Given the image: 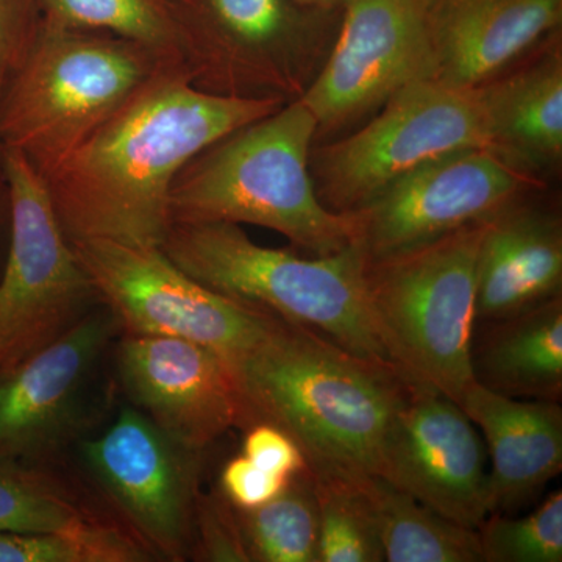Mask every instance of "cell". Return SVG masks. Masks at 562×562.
Listing matches in <instances>:
<instances>
[{"label":"cell","mask_w":562,"mask_h":562,"mask_svg":"<svg viewBox=\"0 0 562 562\" xmlns=\"http://www.w3.org/2000/svg\"><path fill=\"white\" fill-rule=\"evenodd\" d=\"M284 103L202 91L179 58L165 63L47 177L63 231L70 241L160 247L181 169L211 144Z\"/></svg>","instance_id":"6da1fadb"},{"label":"cell","mask_w":562,"mask_h":562,"mask_svg":"<svg viewBox=\"0 0 562 562\" xmlns=\"http://www.w3.org/2000/svg\"><path fill=\"white\" fill-rule=\"evenodd\" d=\"M255 422L301 447L314 476H380L384 443L412 384L386 362L280 319L235 369Z\"/></svg>","instance_id":"7a4b0ae2"},{"label":"cell","mask_w":562,"mask_h":562,"mask_svg":"<svg viewBox=\"0 0 562 562\" xmlns=\"http://www.w3.org/2000/svg\"><path fill=\"white\" fill-rule=\"evenodd\" d=\"M316 138V117L295 99L216 140L173 180L171 224L258 225L314 257L346 249L355 243L353 216L328 210L317 198L310 171Z\"/></svg>","instance_id":"3957f363"},{"label":"cell","mask_w":562,"mask_h":562,"mask_svg":"<svg viewBox=\"0 0 562 562\" xmlns=\"http://www.w3.org/2000/svg\"><path fill=\"white\" fill-rule=\"evenodd\" d=\"M160 247L203 286L321 333L358 357L390 364L373 330L358 244L303 258L251 241L236 224L173 222Z\"/></svg>","instance_id":"277c9868"},{"label":"cell","mask_w":562,"mask_h":562,"mask_svg":"<svg viewBox=\"0 0 562 562\" xmlns=\"http://www.w3.org/2000/svg\"><path fill=\"white\" fill-rule=\"evenodd\" d=\"M173 58L111 33L43 20L24 60L7 77L3 149L21 151L47 179Z\"/></svg>","instance_id":"5b68a950"},{"label":"cell","mask_w":562,"mask_h":562,"mask_svg":"<svg viewBox=\"0 0 562 562\" xmlns=\"http://www.w3.org/2000/svg\"><path fill=\"white\" fill-rule=\"evenodd\" d=\"M484 221L364 266L373 330L406 383L460 405L473 383L476 258Z\"/></svg>","instance_id":"8992f818"},{"label":"cell","mask_w":562,"mask_h":562,"mask_svg":"<svg viewBox=\"0 0 562 562\" xmlns=\"http://www.w3.org/2000/svg\"><path fill=\"white\" fill-rule=\"evenodd\" d=\"M380 110L360 131L313 146L314 188L335 213L361 210L394 181L442 155L490 149L482 88L417 80L392 94Z\"/></svg>","instance_id":"52a82bcc"},{"label":"cell","mask_w":562,"mask_h":562,"mask_svg":"<svg viewBox=\"0 0 562 562\" xmlns=\"http://www.w3.org/2000/svg\"><path fill=\"white\" fill-rule=\"evenodd\" d=\"M9 244L0 272V372L60 338L95 291L52 203L47 181L21 151L3 149Z\"/></svg>","instance_id":"ba28073f"},{"label":"cell","mask_w":562,"mask_h":562,"mask_svg":"<svg viewBox=\"0 0 562 562\" xmlns=\"http://www.w3.org/2000/svg\"><path fill=\"white\" fill-rule=\"evenodd\" d=\"M168 2L181 65L202 91L295 101L327 58L292 0Z\"/></svg>","instance_id":"9c48e42d"},{"label":"cell","mask_w":562,"mask_h":562,"mask_svg":"<svg viewBox=\"0 0 562 562\" xmlns=\"http://www.w3.org/2000/svg\"><path fill=\"white\" fill-rule=\"evenodd\" d=\"M70 244L95 295L132 335L201 344L235 371L279 324L280 317L271 313L203 286L169 260L161 247L103 239Z\"/></svg>","instance_id":"30bf717a"},{"label":"cell","mask_w":562,"mask_h":562,"mask_svg":"<svg viewBox=\"0 0 562 562\" xmlns=\"http://www.w3.org/2000/svg\"><path fill=\"white\" fill-rule=\"evenodd\" d=\"M532 176L487 147L425 162L350 213L368 261L414 249L490 220L532 190Z\"/></svg>","instance_id":"8fae6325"},{"label":"cell","mask_w":562,"mask_h":562,"mask_svg":"<svg viewBox=\"0 0 562 562\" xmlns=\"http://www.w3.org/2000/svg\"><path fill=\"white\" fill-rule=\"evenodd\" d=\"M342 9L335 43L299 98L317 136L364 120L413 81L432 80L427 0H347Z\"/></svg>","instance_id":"7c38bea8"},{"label":"cell","mask_w":562,"mask_h":562,"mask_svg":"<svg viewBox=\"0 0 562 562\" xmlns=\"http://www.w3.org/2000/svg\"><path fill=\"white\" fill-rule=\"evenodd\" d=\"M380 476L462 527L479 530L487 517L486 447L464 409L439 392L412 386Z\"/></svg>","instance_id":"4fadbf2b"},{"label":"cell","mask_w":562,"mask_h":562,"mask_svg":"<svg viewBox=\"0 0 562 562\" xmlns=\"http://www.w3.org/2000/svg\"><path fill=\"white\" fill-rule=\"evenodd\" d=\"M120 372L144 416L181 449H205L225 431L255 424L232 366L201 344L131 333Z\"/></svg>","instance_id":"5bb4252c"},{"label":"cell","mask_w":562,"mask_h":562,"mask_svg":"<svg viewBox=\"0 0 562 562\" xmlns=\"http://www.w3.org/2000/svg\"><path fill=\"white\" fill-rule=\"evenodd\" d=\"M562 0H427L432 80L480 88L560 29Z\"/></svg>","instance_id":"9a60e30c"},{"label":"cell","mask_w":562,"mask_h":562,"mask_svg":"<svg viewBox=\"0 0 562 562\" xmlns=\"http://www.w3.org/2000/svg\"><path fill=\"white\" fill-rule=\"evenodd\" d=\"M171 439L135 409H125L101 438L85 446L94 475L146 538L179 552L187 528L188 491Z\"/></svg>","instance_id":"2e32d148"},{"label":"cell","mask_w":562,"mask_h":562,"mask_svg":"<svg viewBox=\"0 0 562 562\" xmlns=\"http://www.w3.org/2000/svg\"><path fill=\"white\" fill-rule=\"evenodd\" d=\"M116 322L111 312L88 313L60 338L0 372V460L22 462L50 441Z\"/></svg>","instance_id":"e0dca14e"},{"label":"cell","mask_w":562,"mask_h":562,"mask_svg":"<svg viewBox=\"0 0 562 562\" xmlns=\"http://www.w3.org/2000/svg\"><path fill=\"white\" fill-rule=\"evenodd\" d=\"M460 406L486 439L487 516L519 512L561 472L560 403L506 397L473 382Z\"/></svg>","instance_id":"ac0fdd59"},{"label":"cell","mask_w":562,"mask_h":562,"mask_svg":"<svg viewBox=\"0 0 562 562\" xmlns=\"http://www.w3.org/2000/svg\"><path fill=\"white\" fill-rule=\"evenodd\" d=\"M562 225L522 199L484 221L476 258L475 322L498 319L561 295Z\"/></svg>","instance_id":"d6986e66"},{"label":"cell","mask_w":562,"mask_h":562,"mask_svg":"<svg viewBox=\"0 0 562 562\" xmlns=\"http://www.w3.org/2000/svg\"><path fill=\"white\" fill-rule=\"evenodd\" d=\"M473 382L495 394L560 403L562 397V294L530 308L475 322Z\"/></svg>","instance_id":"ffe728a7"},{"label":"cell","mask_w":562,"mask_h":562,"mask_svg":"<svg viewBox=\"0 0 562 562\" xmlns=\"http://www.w3.org/2000/svg\"><path fill=\"white\" fill-rule=\"evenodd\" d=\"M490 149L530 173L554 169L562 158V55L553 44L538 60L483 85Z\"/></svg>","instance_id":"44dd1931"},{"label":"cell","mask_w":562,"mask_h":562,"mask_svg":"<svg viewBox=\"0 0 562 562\" xmlns=\"http://www.w3.org/2000/svg\"><path fill=\"white\" fill-rule=\"evenodd\" d=\"M364 486L384 561L483 562L476 530L446 519L382 476H368Z\"/></svg>","instance_id":"7402d4cb"},{"label":"cell","mask_w":562,"mask_h":562,"mask_svg":"<svg viewBox=\"0 0 562 562\" xmlns=\"http://www.w3.org/2000/svg\"><path fill=\"white\" fill-rule=\"evenodd\" d=\"M249 561L317 562L316 492L312 472L295 475L286 490L255 509H236Z\"/></svg>","instance_id":"603a6c76"},{"label":"cell","mask_w":562,"mask_h":562,"mask_svg":"<svg viewBox=\"0 0 562 562\" xmlns=\"http://www.w3.org/2000/svg\"><path fill=\"white\" fill-rule=\"evenodd\" d=\"M366 479L313 475L319 517L317 562L384 561Z\"/></svg>","instance_id":"cb8c5ba5"},{"label":"cell","mask_w":562,"mask_h":562,"mask_svg":"<svg viewBox=\"0 0 562 562\" xmlns=\"http://www.w3.org/2000/svg\"><path fill=\"white\" fill-rule=\"evenodd\" d=\"M44 21L111 33L179 57V32L168 0H38Z\"/></svg>","instance_id":"d4e9b609"},{"label":"cell","mask_w":562,"mask_h":562,"mask_svg":"<svg viewBox=\"0 0 562 562\" xmlns=\"http://www.w3.org/2000/svg\"><path fill=\"white\" fill-rule=\"evenodd\" d=\"M92 527L43 476L21 462L0 460V531L58 535Z\"/></svg>","instance_id":"484cf974"},{"label":"cell","mask_w":562,"mask_h":562,"mask_svg":"<svg viewBox=\"0 0 562 562\" xmlns=\"http://www.w3.org/2000/svg\"><path fill=\"white\" fill-rule=\"evenodd\" d=\"M476 532L483 562H561L562 492L522 519L490 514Z\"/></svg>","instance_id":"4316f807"},{"label":"cell","mask_w":562,"mask_h":562,"mask_svg":"<svg viewBox=\"0 0 562 562\" xmlns=\"http://www.w3.org/2000/svg\"><path fill=\"white\" fill-rule=\"evenodd\" d=\"M139 560V552L105 528L80 532L0 531V562H121Z\"/></svg>","instance_id":"83f0119b"},{"label":"cell","mask_w":562,"mask_h":562,"mask_svg":"<svg viewBox=\"0 0 562 562\" xmlns=\"http://www.w3.org/2000/svg\"><path fill=\"white\" fill-rule=\"evenodd\" d=\"M246 431L243 454L258 468L284 479L308 471L301 447L286 431L262 420L255 422Z\"/></svg>","instance_id":"f1b7e54d"},{"label":"cell","mask_w":562,"mask_h":562,"mask_svg":"<svg viewBox=\"0 0 562 562\" xmlns=\"http://www.w3.org/2000/svg\"><path fill=\"white\" fill-rule=\"evenodd\" d=\"M291 480L258 468L244 454L228 461L221 473V486L225 497L233 508L243 512L271 502L286 490Z\"/></svg>","instance_id":"f546056e"},{"label":"cell","mask_w":562,"mask_h":562,"mask_svg":"<svg viewBox=\"0 0 562 562\" xmlns=\"http://www.w3.org/2000/svg\"><path fill=\"white\" fill-rule=\"evenodd\" d=\"M41 22L38 0H0V70L7 77L24 60Z\"/></svg>","instance_id":"4dcf8cb0"},{"label":"cell","mask_w":562,"mask_h":562,"mask_svg":"<svg viewBox=\"0 0 562 562\" xmlns=\"http://www.w3.org/2000/svg\"><path fill=\"white\" fill-rule=\"evenodd\" d=\"M292 2L308 10H331L346 5L347 0H292Z\"/></svg>","instance_id":"1f68e13d"},{"label":"cell","mask_w":562,"mask_h":562,"mask_svg":"<svg viewBox=\"0 0 562 562\" xmlns=\"http://www.w3.org/2000/svg\"><path fill=\"white\" fill-rule=\"evenodd\" d=\"M5 81H7V74L2 72V70H0V111H2V98H3V90H5ZM2 155H3V143H2V132H0V162H2Z\"/></svg>","instance_id":"d6a6232c"},{"label":"cell","mask_w":562,"mask_h":562,"mask_svg":"<svg viewBox=\"0 0 562 562\" xmlns=\"http://www.w3.org/2000/svg\"><path fill=\"white\" fill-rule=\"evenodd\" d=\"M0 203H2V202H0ZM0 216H2V214H0Z\"/></svg>","instance_id":"836d02e7"}]
</instances>
